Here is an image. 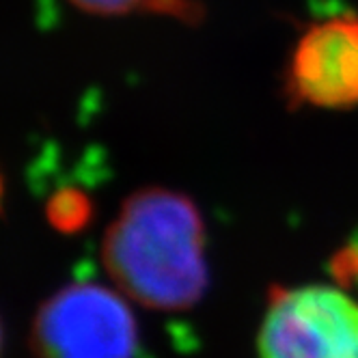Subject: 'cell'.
<instances>
[{
	"mask_svg": "<svg viewBox=\"0 0 358 358\" xmlns=\"http://www.w3.org/2000/svg\"><path fill=\"white\" fill-rule=\"evenodd\" d=\"M101 262L130 300L158 311L190 309L208 289L199 210L175 190L134 192L108 227Z\"/></svg>",
	"mask_w": 358,
	"mask_h": 358,
	"instance_id": "obj_1",
	"label": "cell"
},
{
	"mask_svg": "<svg viewBox=\"0 0 358 358\" xmlns=\"http://www.w3.org/2000/svg\"><path fill=\"white\" fill-rule=\"evenodd\" d=\"M259 358H358V304L326 285L274 292Z\"/></svg>",
	"mask_w": 358,
	"mask_h": 358,
	"instance_id": "obj_3",
	"label": "cell"
},
{
	"mask_svg": "<svg viewBox=\"0 0 358 358\" xmlns=\"http://www.w3.org/2000/svg\"><path fill=\"white\" fill-rule=\"evenodd\" d=\"M73 7L97 15H125V13H162L192 22L201 9L192 0H69Z\"/></svg>",
	"mask_w": 358,
	"mask_h": 358,
	"instance_id": "obj_5",
	"label": "cell"
},
{
	"mask_svg": "<svg viewBox=\"0 0 358 358\" xmlns=\"http://www.w3.org/2000/svg\"><path fill=\"white\" fill-rule=\"evenodd\" d=\"M39 358H136L138 328L125 300L95 283L59 289L35 317Z\"/></svg>",
	"mask_w": 358,
	"mask_h": 358,
	"instance_id": "obj_2",
	"label": "cell"
},
{
	"mask_svg": "<svg viewBox=\"0 0 358 358\" xmlns=\"http://www.w3.org/2000/svg\"><path fill=\"white\" fill-rule=\"evenodd\" d=\"M296 97L322 108L358 104V20L335 17L306 33L292 63Z\"/></svg>",
	"mask_w": 358,
	"mask_h": 358,
	"instance_id": "obj_4",
	"label": "cell"
}]
</instances>
